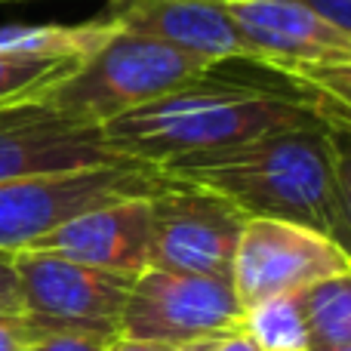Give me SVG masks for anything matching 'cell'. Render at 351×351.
<instances>
[{"instance_id":"obj_1","label":"cell","mask_w":351,"mask_h":351,"mask_svg":"<svg viewBox=\"0 0 351 351\" xmlns=\"http://www.w3.org/2000/svg\"><path fill=\"white\" fill-rule=\"evenodd\" d=\"M311 114V99L290 80L262 86L219 77L213 68L200 80L102 123V136L114 158L164 170L173 160L222 152Z\"/></svg>"},{"instance_id":"obj_2","label":"cell","mask_w":351,"mask_h":351,"mask_svg":"<svg viewBox=\"0 0 351 351\" xmlns=\"http://www.w3.org/2000/svg\"><path fill=\"white\" fill-rule=\"evenodd\" d=\"M160 173L222 194L247 219H284L333 241V152L317 111L241 145L173 160Z\"/></svg>"},{"instance_id":"obj_3","label":"cell","mask_w":351,"mask_h":351,"mask_svg":"<svg viewBox=\"0 0 351 351\" xmlns=\"http://www.w3.org/2000/svg\"><path fill=\"white\" fill-rule=\"evenodd\" d=\"M213 68L219 65L210 59L117 28L71 74L56 80L31 102L102 127L152 99L200 80Z\"/></svg>"},{"instance_id":"obj_4","label":"cell","mask_w":351,"mask_h":351,"mask_svg":"<svg viewBox=\"0 0 351 351\" xmlns=\"http://www.w3.org/2000/svg\"><path fill=\"white\" fill-rule=\"evenodd\" d=\"M160 182L164 173L136 160L0 182V253H22L86 210L123 197H148Z\"/></svg>"},{"instance_id":"obj_5","label":"cell","mask_w":351,"mask_h":351,"mask_svg":"<svg viewBox=\"0 0 351 351\" xmlns=\"http://www.w3.org/2000/svg\"><path fill=\"white\" fill-rule=\"evenodd\" d=\"M152 210V253L148 268L197 274L231 284V262L247 216L222 194L194 182L164 176L148 194Z\"/></svg>"},{"instance_id":"obj_6","label":"cell","mask_w":351,"mask_h":351,"mask_svg":"<svg viewBox=\"0 0 351 351\" xmlns=\"http://www.w3.org/2000/svg\"><path fill=\"white\" fill-rule=\"evenodd\" d=\"M243 324V305L228 280L145 268L130 284L117 336L179 348L222 339Z\"/></svg>"},{"instance_id":"obj_7","label":"cell","mask_w":351,"mask_h":351,"mask_svg":"<svg viewBox=\"0 0 351 351\" xmlns=\"http://www.w3.org/2000/svg\"><path fill=\"white\" fill-rule=\"evenodd\" d=\"M12 259L22 284V317L34 333L71 330L117 336L133 278L80 265L40 250H22Z\"/></svg>"},{"instance_id":"obj_8","label":"cell","mask_w":351,"mask_h":351,"mask_svg":"<svg viewBox=\"0 0 351 351\" xmlns=\"http://www.w3.org/2000/svg\"><path fill=\"white\" fill-rule=\"evenodd\" d=\"M342 271H351V262L321 231L284 219H247L231 262V290L250 308L265 299L296 296Z\"/></svg>"},{"instance_id":"obj_9","label":"cell","mask_w":351,"mask_h":351,"mask_svg":"<svg viewBox=\"0 0 351 351\" xmlns=\"http://www.w3.org/2000/svg\"><path fill=\"white\" fill-rule=\"evenodd\" d=\"M102 127L40 102L0 108V182L117 164Z\"/></svg>"},{"instance_id":"obj_10","label":"cell","mask_w":351,"mask_h":351,"mask_svg":"<svg viewBox=\"0 0 351 351\" xmlns=\"http://www.w3.org/2000/svg\"><path fill=\"white\" fill-rule=\"evenodd\" d=\"M62 259L136 278L148 268L152 253V210L148 197H123L86 210L43 234L34 247Z\"/></svg>"},{"instance_id":"obj_11","label":"cell","mask_w":351,"mask_h":351,"mask_svg":"<svg viewBox=\"0 0 351 351\" xmlns=\"http://www.w3.org/2000/svg\"><path fill=\"white\" fill-rule=\"evenodd\" d=\"M105 16L121 31L170 43L216 65L256 62L222 0H111Z\"/></svg>"},{"instance_id":"obj_12","label":"cell","mask_w":351,"mask_h":351,"mask_svg":"<svg viewBox=\"0 0 351 351\" xmlns=\"http://www.w3.org/2000/svg\"><path fill=\"white\" fill-rule=\"evenodd\" d=\"M256 62H351V34L293 0H222Z\"/></svg>"},{"instance_id":"obj_13","label":"cell","mask_w":351,"mask_h":351,"mask_svg":"<svg viewBox=\"0 0 351 351\" xmlns=\"http://www.w3.org/2000/svg\"><path fill=\"white\" fill-rule=\"evenodd\" d=\"M117 25L99 16L84 25H6L0 28V56H40V59H86Z\"/></svg>"},{"instance_id":"obj_14","label":"cell","mask_w":351,"mask_h":351,"mask_svg":"<svg viewBox=\"0 0 351 351\" xmlns=\"http://www.w3.org/2000/svg\"><path fill=\"white\" fill-rule=\"evenodd\" d=\"M311 351H351V271L324 278L299 293Z\"/></svg>"},{"instance_id":"obj_15","label":"cell","mask_w":351,"mask_h":351,"mask_svg":"<svg viewBox=\"0 0 351 351\" xmlns=\"http://www.w3.org/2000/svg\"><path fill=\"white\" fill-rule=\"evenodd\" d=\"M241 333H247L262 351H311L299 293L243 308Z\"/></svg>"},{"instance_id":"obj_16","label":"cell","mask_w":351,"mask_h":351,"mask_svg":"<svg viewBox=\"0 0 351 351\" xmlns=\"http://www.w3.org/2000/svg\"><path fill=\"white\" fill-rule=\"evenodd\" d=\"M308 96V93H305ZM315 111L327 123L330 152H333V188H336V228L333 243L351 262V117L342 114L327 99L308 96Z\"/></svg>"},{"instance_id":"obj_17","label":"cell","mask_w":351,"mask_h":351,"mask_svg":"<svg viewBox=\"0 0 351 351\" xmlns=\"http://www.w3.org/2000/svg\"><path fill=\"white\" fill-rule=\"evenodd\" d=\"M84 59H40V56H0V108L31 102L43 90L71 74Z\"/></svg>"},{"instance_id":"obj_18","label":"cell","mask_w":351,"mask_h":351,"mask_svg":"<svg viewBox=\"0 0 351 351\" xmlns=\"http://www.w3.org/2000/svg\"><path fill=\"white\" fill-rule=\"evenodd\" d=\"M256 65L280 74L284 80H290L296 90L308 93V96L327 99L330 105H336L351 117V62H311V65H299V62H256Z\"/></svg>"},{"instance_id":"obj_19","label":"cell","mask_w":351,"mask_h":351,"mask_svg":"<svg viewBox=\"0 0 351 351\" xmlns=\"http://www.w3.org/2000/svg\"><path fill=\"white\" fill-rule=\"evenodd\" d=\"M114 336L105 333H71V330H49V333H34L25 351H105Z\"/></svg>"},{"instance_id":"obj_20","label":"cell","mask_w":351,"mask_h":351,"mask_svg":"<svg viewBox=\"0 0 351 351\" xmlns=\"http://www.w3.org/2000/svg\"><path fill=\"white\" fill-rule=\"evenodd\" d=\"M16 253H0V317H22V284L16 271Z\"/></svg>"},{"instance_id":"obj_21","label":"cell","mask_w":351,"mask_h":351,"mask_svg":"<svg viewBox=\"0 0 351 351\" xmlns=\"http://www.w3.org/2000/svg\"><path fill=\"white\" fill-rule=\"evenodd\" d=\"M31 342V327L25 317H0V351H25Z\"/></svg>"},{"instance_id":"obj_22","label":"cell","mask_w":351,"mask_h":351,"mask_svg":"<svg viewBox=\"0 0 351 351\" xmlns=\"http://www.w3.org/2000/svg\"><path fill=\"white\" fill-rule=\"evenodd\" d=\"M210 351H262V348L256 346L247 333H241V330H237V333H228V336H222V339H216Z\"/></svg>"},{"instance_id":"obj_23","label":"cell","mask_w":351,"mask_h":351,"mask_svg":"<svg viewBox=\"0 0 351 351\" xmlns=\"http://www.w3.org/2000/svg\"><path fill=\"white\" fill-rule=\"evenodd\" d=\"M105 351H170L167 346H154V342H139V339H127V336H114L108 342Z\"/></svg>"},{"instance_id":"obj_24","label":"cell","mask_w":351,"mask_h":351,"mask_svg":"<svg viewBox=\"0 0 351 351\" xmlns=\"http://www.w3.org/2000/svg\"><path fill=\"white\" fill-rule=\"evenodd\" d=\"M213 342H216V339H210V342H191V346H179V348H170V351H210Z\"/></svg>"},{"instance_id":"obj_25","label":"cell","mask_w":351,"mask_h":351,"mask_svg":"<svg viewBox=\"0 0 351 351\" xmlns=\"http://www.w3.org/2000/svg\"><path fill=\"white\" fill-rule=\"evenodd\" d=\"M0 3H6V0H0Z\"/></svg>"},{"instance_id":"obj_26","label":"cell","mask_w":351,"mask_h":351,"mask_svg":"<svg viewBox=\"0 0 351 351\" xmlns=\"http://www.w3.org/2000/svg\"><path fill=\"white\" fill-rule=\"evenodd\" d=\"M342 114H346V111H342Z\"/></svg>"}]
</instances>
